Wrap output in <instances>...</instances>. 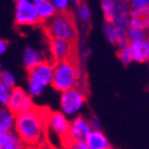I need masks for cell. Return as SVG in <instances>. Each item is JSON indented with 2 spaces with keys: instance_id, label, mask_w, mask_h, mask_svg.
Segmentation results:
<instances>
[{
  "instance_id": "d4e9b609",
  "label": "cell",
  "mask_w": 149,
  "mask_h": 149,
  "mask_svg": "<svg viewBox=\"0 0 149 149\" xmlns=\"http://www.w3.org/2000/svg\"><path fill=\"white\" fill-rule=\"evenodd\" d=\"M51 1H52L55 10H56V12L58 13V14L68 13L71 0H51Z\"/></svg>"
},
{
  "instance_id": "d6986e66",
  "label": "cell",
  "mask_w": 149,
  "mask_h": 149,
  "mask_svg": "<svg viewBox=\"0 0 149 149\" xmlns=\"http://www.w3.org/2000/svg\"><path fill=\"white\" fill-rule=\"evenodd\" d=\"M38 16L40 19V22L46 23L49 20H51L53 17L57 14L51 0H45L44 2L39 4L37 6Z\"/></svg>"
},
{
  "instance_id": "ba28073f",
  "label": "cell",
  "mask_w": 149,
  "mask_h": 149,
  "mask_svg": "<svg viewBox=\"0 0 149 149\" xmlns=\"http://www.w3.org/2000/svg\"><path fill=\"white\" fill-rule=\"evenodd\" d=\"M93 130L89 119L84 116H77L70 121L69 132L67 136V145H73L79 142H86Z\"/></svg>"
},
{
  "instance_id": "d6a6232c",
  "label": "cell",
  "mask_w": 149,
  "mask_h": 149,
  "mask_svg": "<svg viewBox=\"0 0 149 149\" xmlns=\"http://www.w3.org/2000/svg\"><path fill=\"white\" fill-rule=\"evenodd\" d=\"M62 149H73V148H72V146H71V145H65Z\"/></svg>"
},
{
  "instance_id": "7a4b0ae2",
  "label": "cell",
  "mask_w": 149,
  "mask_h": 149,
  "mask_svg": "<svg viewBox=\"0 0 149 149\" xmlns=\"http://www.w3.org/2000/svg\"><path fill=\"white\" fill-rule=\"evenodd\" d=\"M51 87L60 93L79 87L78 65L72 58L55 62L53 64V77Z\"/></svg>"
},
{
  "instance_id": "9c48e42d",
  "label": "cell",
  "mask_w": 149,
  "mask_h": 149,
  "mask_svg": "<svg viewBox=\"0 0 149 149\" xmlns=\"http://www.w3.org/2000/svg\"><path fill=\"white\" fill-rule=\"evenodd\" d=\"M8 107L17 116L33 109L35 102H33V98L27 92V90L21 87H16L10 92Z\"/></svg>"
},
{
  "instance_id": "7402d4cb",
  "label": "cell",
  "mask_w": 149,
  "mask_h": 149,
  "mask_svg": "<svg viewBox=\"0 0 149 149\" xmlns=\"http://www.w3.org/2000/svg\"><path fill=\"white\" fill-rule=\"evenodd\" d=\"M126 32H127V38H128L129 43L147 40V30L129 26V27L127 28Z\"/></svg>"
},
{
  "instance_id": "e0dca14e",
  "label": "cell",
  "mask_w": 149,
  "mask_h": 149,
  "mask_svg": "<svg viewBox=\"0 0 149 149\" xmlns=\"http://www.w3.org/2000/svg\"><path fill=\"white\" fill-rule=\"evenodd\" d=\"M129 12H130V8L128 2L118 1L117 10L115 14L113 23L117 27L127 30V28L129 27Z\"/></svg>"
},
{
  "instance_id": "30bf717a",
  "label": "cell",
  "mask_w": 149,
  "mask_h": 149,
  "mask_svg": "<svg viewBox=\"0 0 149 149\" xmlns=\"http://www.w3.org/2000/svg\"><path fill=\"white\" fill-rule=\"evenodd\" d=\"M49 52L53 62L71 60L74 53V46L72 42L60 39H50Z\"/></svg>"
},
{
  "instance_id": "4dcf8cb0",
  "label": "cell",
  "mask_w": 149,
  "mask_h": 149,
  "mask_svg": "<svg viewBox=\"0 0 149 149\" xmlns=\"http://www.w3.org/2000/svg\"><path fill=\"white\" fill-rule=\"evenodd\" d=\"M44 1H45V0H32V2L35 3V4L37 5V6H38L39 4H41L42 2H44Z\"/></svg>"
},
{
  "instance_id": "cb8c5ba5",
  "label": "cell",
  "mask_w": 149,
  "mask_h": 149,
  "mask_svg": "<svg viewBox=\"0 0 149 149\" xmlns=\"http://www.w3.org/2000/svg\"><path fill=\"white\" fill-rule=\"evenodd\" d=\"M117 56L120 62L124 65V66H127V65L132 64V63L134 62L132 52H130V49H129L128 46L124 48H118Z\"/></svg>"
},
{
  "instance_id": "8d00e7d4",
  "label": "cell",
  "mask_w": 149,
  "mask_h": 149,
  "mask_svg": "<svg viewBox=\"0 0 149 149\" xmlns=\"http://www.w3.org/2000/svg\"><path fill=\"white\" fill-rule=\"evenodd\" d=\"M16 1H17V0H16Z\"/></svg>"
},
{
  "instance_id": "f546056e",
  "label": "cell",
  "mask_w": 149,
  "mask_h": 149,
  "mask_svg": "<svg viewBox=\"0 0 149 149\" xmlns=\"http://www.w3.org/2000/svg\"><path fill=\"white\" fill-rule=\"evenodd\" d=\"M73 149H90L88 146L87 142H79V143H75V144L71 145Z\"/></svg>"
},
{
  "instance_id": "8fae6325",
  "label": "cell",
  "mask_w": 149,
  "mask_h": 149,
  "mask_svg": "<svg viewBox=\"0 0 149 149\" xmlns=\"http://www.w3.org/2000/svg\"><path fill=\"white\" fill-rule=\"evenodd\" d=\"M126 31V29L117 27L113 22H104L102 27V32L105 39L111 44L117 46V48H124L129 45Z\"/></svg>"
},
{
  "instance_id": "ffe728a7",
  "label": "cell",
  "mask_w": 149,
  "mask_h": 149,
  "mask_svg": "<svg viewBox=\"0 0 149 149\" xmlns=\"http://www.w3.org/2000/svg\"><path fill=\"white\" fill-rule=\"evenodd\" d=\"M101 10L105 22H113L117 10L118 0H101Z\"/></svg>"
},
{
  "instance_id": "f1b7e54d",
  "label": "cell",
  "mask_w": 149,
  "mask_h": 149,
  "mask_svg": "<svg viewBox=\"0 0 149 149\" xmlns=\"http://www.w3.org/2000/svg\"><path fill=\"white\" fill-rule=\"evenodd\" d=\"M8 50V42L3 39H0V57L2 56Z\"/></svg>"
},
{
  "instance_id": "836d02e7",
  "label": "cell",
  "mask_w": 149,
  "mask_h": 149,
  "mask_svg": "<svg viewBox=\"0 0 149 149\" xmlns=\"http://www.w3.org/2000/svg\"><path fill=\"white\" fill-rule=\"evenodd\" d=\"M147 40H148V42H149V30L147 31Z\"/></svg>"
},
{
  "instance_id": "7c38bea8",
  "label": "cell",
  "mask_w": 149,
  "mask_h": 149,
  "mask_svg": "<svg viewBox=\"0 0 149 149\" xmlns=\"http://www.w3.org/2000/svg\"><path fill=\"white\" fill-rule=\"evenodd\" d=\"M129 26L149 30V6L134 8L129 12Z\"/></svg>"
},
{
  "instance_id": "83f0119b",
  "label": "cell",
  "mask_w": 149,
  "mask_h": 149,
  "mask_svg": "<svg viewBox=\"0 0 149 149\" xmlns=\"http://www.w3.org/2000/svg\"><path fill=\"white\" fill-rule=\"evenodd\" d=\"M90 122H91V125H92L93 129H100L101 128V125H100V120L97 117H92L90 119Z\"/></svg>"
},
{
  "instance_id": "4316f807",
  "label": "cell",
  "mask_w": 149,
  "mask_h": 149,
  "mask_svg": "<svg viewBox=\"0 0 149 149\" xmlns=\"http://www.w3.org/2000/svg\"><path fill=\"white\" fill-rule=\"evenodd\" d=\"M128 4L130 10L141 8L145 6H149V0H128Z\"/></svg>"
},
{
  "instance_id": "ac0fdd59",
  "label": "cell",
  "mask_w": 149,
  "mask_h": 149,
  "mask_svg": "<svg viewBox=\"0 0 149 149\" xmlns=\"http://www.w3.org/2000/svg\"><path fill=\"white\" fill-rule=\"evenodd\" d=\"M16 115L6 105H0V132L14 130Z\"/></svg>"
},
{
  "instance_id": "44dd1931",
  "label": "cell",
  "mask_w": 149,
  "mask_h": 149,
  "mask_svg": "<svg viewBox=\"0 0 149 149\" xmlns=\"http://www.w3.org/2000/svg\"><path fill=\"white\" fill-rule=\"evenodd\" d=\"M0 82L6 88L13 90L17 87V79L15 74L10 70H1L0 72Z\"/></svg>"
},
{
  "instance_id": "74e56055",
  "label": "cell",
  "mask_w": 149,
  "mask_h": 149,
  "mask_svg": "<svg viewBox=\"0 0 149 149\" xmlns=\"http://www.w3.org/2000/svg\"><path fill=\"white\" fill-rule=\"evenodd\" d=\"M112 149H113V148H112Z\"/></svg>"
},
{
  "instance_id": "5b68a950",
  "label": "cell",
  "mask_w": 149,
  "mask_h": 149,
  "mask_svg": "<svg viewBox=\"0 0 149 149\" xmlns=\"http://www.w3.org/2000/svg\"><path fill=\"white\" fill-rule=\"evenodd\" d=\"M87 102V94L80 87L73 88L61 93L60 111L68 118L77 117L85 109Z\"/></svg>"
},
{
  "instance_id": "8992f818",
  "label": "cell",
  "mask_w": 149,
  "mask_h": 149,
  "mask_svg": "<svg viewBox=\"0 0 149 149\" xmlns=\"http://www.w3.org/2000/svg\"><path fill=\"white\" fill-rule=\"evenodd\" d=\"M70 120L61 111H46V132L62 143L67 145Z\"/></svg>"
},
{
  "instance_id": "484cf974",
  "label": "cell",
  "mask_w": 149,
  "mask_h": 149,
  "mask_svg": "<svg viewBox=\"0 0 149 149\" xmlns=\"http://www.w3.org/2000/svg\"><path fill=\"white\" fill-rule=\"evenodd\" d=\"M10 92L12 90L6 88L4 85L0 82V105H6L8 107V101H10Z\"/></svg>"
},
{
  "instance_id": "3957f363",
  "label": "cell",
  "mask_w": 149,
  "mask_h": 149,
  "mask_svg": "<svg viewBox=\"0 0 149 149\" xmlns=\"http://www.w3.org/2000/svg\"><path fill=\"white\" fill-rule=\"evenodd\" d=\"M53 64L54 63L44 61L37 67L27 71L26 90L32 98L41 96L46 88L51 86L53 77Z\"/></svg>"
},
{
  "instance_id": "4fadbf2b",
  "label": "cell",
  "mask_w": 149,
  "mask_h": 149,
  "mask_svg": "<svg viewBox=\"0 0 149 149\" xmlns=\"http://www.w3.org/2000/svg\"><path fill=\"white\" fill-rule=\"evenodd\" d=\"M26 147L15 130L0 132V149H26Z\"/></svg>"
},
{
  "instance_id": "5bb4252c",
  "label": "cell",
  "mask_w": 149,
  "mask_h": 149,
  "mask_svg": "<svg viewBox=\"0 0 149 149\" xmlns=\"http://www.w3.org/2000/svg\"><path fill=\"white\" fill-rule=\"evenodd\" d=\"M44 55L40 50L32 46H27L23 50L22 53V62L25 69L31 70L32 68L37 67L42 62H44Z\"/></svg>"
},
{
  "instance_id": "603a6c76",
  "label": "cell",
  "mask_w": 149,
  "mask_h": 149,
  "mask_svg": "<svg viewBox=\"0 0 149 149\" xmlns=\"http://www.w3.org/2000/svg\"><path fill=\"white\" fill-rule=\"evenodd\" d=\"M76 17L79 20V22L84 23V24H88L92 19V12L87 4L81 3V4L77 5Z\"/></svg>"
},
{
  "instance_id": "277c9868",
  "label": "cell",
  "mask_w": 149,
  "mask_h": 149,
  "mask_svg": "<svg viewBox=\"0 0 149 149\" xmlns=\"http://www.w3.org/2000/svg\"><path fill=\"white\" fill-rule=\"evenodd\" d=\"M45 29L50 39H60L72 43L76 40V25L73 17L68 13H57L51 20L45 23Z\"/></svg>"
},
{
  "instance_id": "1f68e13d",
  "label": "cell",
  "mask_w": 149,
  "mask_h": 149,
  "mask_svg": "<svg viewBox=\"0 0 149 149\" xmlns=\"http://www.w3.org/2000/svg\"><path fill=\"white\" fill-rule=\"evenodd\" d=\"M72 2H74L75 4H77V5H79V4H81L82 3V0H71Z\"/></svg>"
},
{
  "instance_id": "52a82bcc",
  "label": "cell",
  "mask_w": 149,
  "mask_h": 149,
  "mask_svg": "<svg viewBox=\"0 0 149 149\" xmlns=\"http://www.w3.org/2000/svg\"><path fill=\"white\" fill-rule=\"evenodd\" d=\"M15 22L19 26H33L40 23L37 5L32 2V0L16 1Z\"/></svg>"
},
{
  "instance_id": "2e32d148",
  "label": "cell",
  "mask_w": 149,
  "mask_h": 149,
  "mask_svg": "<svg viewBox=\"0 0 149 149\" xmlns=\"http://www.w3.org/2000/svg\"><path fill=\"white\" fill-rule=\"evenodd\" d=\"M86 142L90 149H112L111 142L101 129H93Z\"/></svg>"
},
{
  "instance_id": "e575fe53",
  "label": "cell",
  "mask_w": 149,
  "mask_h": 149,
  "mask_svg": "<svg viewBox=\"0 0 149 149\" xmlns=\"http://www.w3.org/2000/svg\"><path fill=\"white\" fill-rule=\"evenodd\" d=\"M1 70H2V66H1V62H0V72H1Z\"/></svg>"
},
{
  "instance_id": "9a60e30c",
  "label": "cell",
  "mask_w": 149,
  "mask_h": 149,
  "mask_svg": "<svg viewBox=\"0 0 149 149\" xmlns=\"http://www.w3.org/2000/svg\"><path fill=\"white\" fill-rule=\"evenodd\" d=\"M132 55L134 62L146 63L149 62V42L148 40L130 42L128 45Z\"/></svg>"
},
{
  "instance_id": "d590c367",
  "label": "cell",
  "mask_w": 149,
  "mask_h": 149,
  "mask_svg": "<svg viewBox=\"0 0 149 149\" xmlns=\"http://www.w3.org/2000/svg\"><path fill=\"white\" fill-rule=\"evenodd\" d=\"M118 1H125V2H128V0H118Z\"/></svg>"
},
{
  "instance_id": "6da1fadb",
  "label": "cell",
  "mask_w": 149,
  "mask_h": 149,
  "mask_svg": "<svg viewBox=\"0 0 149 149\" xmlns=\"http://www.w3.org/2000/svg\"><path fill=\"white\" fill-rule=\"evenodd\" d=\"M46 111L39 107L16 116L14 130L26 146L35 147L44 140L46 134Z\"/></svg>"
}]
</instances>
